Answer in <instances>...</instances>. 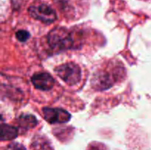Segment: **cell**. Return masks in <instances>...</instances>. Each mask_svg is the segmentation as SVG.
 <instances>
[{
	"label": "cell",
	"instance_id": "obj_10",
	"mask_svg": "<svg viewBox=\"0 0 151 150\" xmlns=\"http://www.w3.org/2000/svg\"><path fill=\"white\" fill-rule=\"evenodd\" d=\"M16 37L21 42H24L29 38V33L26 30H19L16 32Z\"/></svg>",
	"mask_w": 151,
	"mask_h": 150
},
{
	"label": "cell",
	"instance_id": "obj_4",
	"mask_svg": "<svg viewBox=\"0 0 151 150\" xmlns=\"http://www.w3.org/2000/svg\"><path fill=\"white\" fill-rule=\"evenodd\" d=\"M43 114L44 119L50 124L66 123L71 119V115L67 111L59 108L44 107Z\"/></svg>",
	"mask_w": 151,
	"mask_h": 150
},
{
	"label": "cell",
	"instance_id": "obj_7",
	"mask_svg": "<svg viewBox=\"0 0 151 150\" xmlns=\"http://www.w3.org/2000/svg\"><path fill=\"white\" fill-rule=\"evenodd\" d=\"M32 150H53L50 141L43 136H36L34 138L31 144Z\"/></svg>",
	"mask_w": 151,
	"mask_h": 150
},
{
	"label": "cell",
	"instance_id": "obj_11",
	"mask_svg": "<svg viewBox=\"0 0 151 150\" xmlns=\"http://www.w3.org/2000/svg\"><path fill=\"white\" fill-rule=\"evenodd\" d=\"M5 150H26L24 147L20 144L18 143H13V144H10L6 148Z\"/></svg>",
	"mask_w": 151,
	"mask_h": 150
},
{
	"label": "cell",
	"instance_id": "obj_2",
	"mask_svg": "<svg viewBox=\"0 0 151 150\" xmlns=\"http://www.w3.org/2000/svg\"><path fill=\"white\" fill-rule=\"evenodd\" d=\"M56 74L69 85H76L81 79V70L73 63H68L58 66L55 69Z\"/></svg>",
	"mask_w": 151,
	"mask_h": 150
},
{
	"label": "cell",
	"instance_id": "obj_1",
	"mask_svg": "<svg viewBox=\"0 0 151 150\" xmlns=\"http://www.w3.org/2000/svg\"><path fill=\"white\" fill-rule=\"evenodd\" d=\"M47 41L50 46L56 51L69 49L74 44L71 33L63 27H58L50 31Z\"/></svg>",
	"mask_w": 151,
	"mask_h": 150
},
{
	"label": "cell",
	"instance_id": "obj_3",
	"mask_svg": "<svg viewBox=\"0 0 151 150\" xmlns=\"http://www.w3.org/2000/svg\"><path fill=\"white\" fill-rule=\"evenodd\" d=\"M29 15L35 19L44 23L51 24L57 19L55 10L46 4H32L28 8Z\"/></svg>",
	"mask_w": 151,
	"mask_h": 150
},
{
	"label": "cell",
	"instance_id": "obj_8",
	"mask_svg": "<svg viewBox=\"0 0 151 150\" xmlns=\"http://www.w3.org/2000/svg\"><path fill=\"white\" fill-rule=\"evenodd\" d=\"M18 123L23 129H31L36 126L38 121L32 115H22L18 119Z\"/></svg>",
	"mask_w": 151,
	"mask_h": 150
},
{
	"label": "cell",
	"instance_id": "obj_5",
	"mask_svg": "<svg viewBox=\"0 0 151 150\" xmlns=\"http://www.w3.org/2000/svg\"><path fill=\"white\" fill-rule=\"evenodd\" d=\"M32 82L37 89L41 91H49L54 86L55 80L51 75L42 72L34 74L32 77Z\"/></svg>",
	"mask_w": 151,
	"mask_h": 150
},
{
	"label": "cell",
	"instance_id": "obj_6",
	"mask_svg": "<svg viewBox=\"0 0 151 150\" xmlns=\"http://www.w3.org/2000/svg\"><path fill=\"white\" fill-rule=\"evenodd\" d=\"M116 80L107 71H100L92 79V85L97 90H105L110 88Z\"/></svg>",
	"mask_w": 151,
	"mask_h": 150
},
{
	"label": "cell",
	"instance_id": "obj_9",
	"mask_svg": "<svg viewBox=\"0 0 151 150\" xmlns=\"http://www.w3.org/2000/svg\"><path fill=\"white\" fill-rule=\"evenodd\" d=\"M1 141H9L14 139L18 135V130L14 126H10L8 124H1Z\"/></svg>",
	"mask_w": 151,
	"mask_h": 150
}]
</instances>
